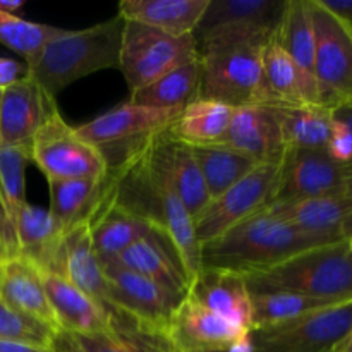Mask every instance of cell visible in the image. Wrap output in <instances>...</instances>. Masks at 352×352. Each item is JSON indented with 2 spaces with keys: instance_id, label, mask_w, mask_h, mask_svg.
I'll return each mask as SVG.
<instances>
[{
  "instance_id": "1",
  "label": "cell",
  "mask_w": 352,
  "mask_h": 352,
  "mask_svg": "<svg viewBox=\"0 0 352 352\" xmlns=\"http://www.w3.org/2000/svg\"><path fill=\"white\" fill-rule=\"evenodd\" d=\"M151 138L110 162L107 195L116 205L143 220L170 244L191 284L201 270V248L196 239L195 220L153 160Z\"/></svg>"
},
{
  "instance_id": "2",
  "label": "cell",
  "mask_w": 352,
  "mask_h": 352,
  "mask_svg": "<svg viewBox=\"0 0 352 352\" xmlns=\"http://www.w3.org/2000/svg\"><path fill=\"white\" fill-rule=\"evenodd\" d=\"M333 243L340 241L302 232L263 208L217 239L203 244L199 256L201 268H217L246 277L268 270L302 251Z\"/></svg>"
},
{
  "instance_id": "3",
  "label": "cell",
  "mask_w": 352,
  "mask_h": 352,
  "mask_svg": "<svg viewBox=\"0 0 352 352\" xmlns=\"http://www.w3.org/2000/svg\"><path fill=\"white\" fill-rule=\"evenodd\" d=\"M124 19L117 14L85 30H64L40 52L36 60L26 65L41 91L54 98L78 79L103 69L119 67Z\"/></svg>"
},
{
  "instance_id": "4",
  "label": "cell",
  "mask_w": 352,
  "mask_h": 352,
  "mask_svg": "<svg viewBox=\"0 0 352 352\" xmlns=\"http://www.w3.org/2000/svg\"><path fill=\"white\" fill-rule=\"evenodd\" d=\"M250 294L291 292L325 301L352 299L349 239L302 251L268 270L246 275Z\"/></svg>"
},
{
  "instance_id": "5",
  "label": "cell",
  "mask_w": 352,
  "mask_h": 352,
  "mask_svg": "<svg viewBox=\"0 0 352 352\" xmlns=\"http://www.w3.org/2000/svg\"><path fill=\"white\" fill-rule=\"evenodd\" d=\"M267 43L223 40L199 47L201 78L198 98L213 100L232 109L267 105L261 65V50Z\"/></svg>"
},
{
  "instance_id": "6",
  "label": "cell",
  "mask_w": 352,
  "mask_h": 352,
  "mask_svg": "<svg viewBox=\"0 0 352 352\" xmlns=\"http://www.w3.org/2000/svg\"><path fill=\"white\" fill-rule=\"evenodd\" d=\"M102 267L109 305L117 316L119 329H136L167 337L172 315L188 294H177L116 261H107Z\"/></svg>"
},
{
  "instance_id": "7",
  "label": "cell",
  "mask_w": 352,
  "mask_h": 352,
  "mask_svg": "<svg viewBox=\"0 0 352 352\" xmlns=\"http://www.w3.org/2000/svg\"><path fill=\"white\" fill-rule=\"evenodd\" d=\"M196 58L198 48L192 34L174 36L144 24L124 21L119 69L131 93Z\"/></svg>"
},
{
  "instance_id": "8",
  "label": "cell",
  "mask_w": 352,
  "mask_h": 352,
  "mask_svg": "<svg viewBox=\"0 0 352 352\" xmlns=\"http://www.w3.org/2000/svg\"><path fill=\"white\" fill-rule=\"evenodd\" d=\"M315 30V79L320 103L333 110L352 103V24L322 0H308Z\"/></svg>"
},
{
  "instance_id": "9",
  "label": "cell",
  "mask_w": 352,
  "mask_h": 352,
  "mask_svg": "<svg viewBox=\"0 0 352 352\" xmlns=\"http://www.w3.org/2000/svg\"><path fill=\"white\" fill-rule=\"evenodd\" d=\"M30 160L47 181L69 179H102L109 164L102 151L89 144L71 127L55 107L38 129L30 150Z\"/></svg>"
},
{
  "instance_id": "10",
  "label": "cell",
  "mask_w": 352,
  "mask_h": 352,
  "mask_svg": "<svg viewBox=\"0 0 352 352\" xmlns=\"http://www.w3.org/2000/svg\"><path fill=\"white\" fill-rule=\"evenodd\" d=\"M352 332V299L277 323L251 330L253 352H337Z\"/></svg>"
},
{
  "instance_id": "11",
  "label": "cell",
  "mask_w": 352,
  "mask_h": 352,
  "mask_svg": "<svg viewBox=\"0 0 352 352\" xmlns=\"http://www.w3.org/2000/svg\"><path fill=\"white\" fill-rule=\"evenodd\" d=\"M287 0H210L192 38L196 48L213 41L267 43L277 34Z\"/></svg>"
},
{
  "instance_id": "12",
  "label": "cell",
  "mask_w": 352,
  "mask_h": 352,
  "mask_svg": "<svg viewBox=\"0 0 352 352\" xmlns=\"http://www.w3.org/2000/svg\"><path fill=\"white\" fill-rule=\"evenodd\" d=\"M278 165L260 164L219 198L210 199L205 210L195 219V234L199 248L270 205L277 184Z\"/></svg>"
},
{
  "instance_id": "13",
  "label": "cell",
  "mask_w": 352,
  "mask_h": 352,
  "mask_svg": "<svg viewBox=\"0 0 352 352\" xmlns=\"http://www.w3.org/2000/svg\"><path fill=\"white\" fill-rule=\"evenodd\" d=\"M181 112L182 110L151 109L126 102L76 127V131L82 140L98 148L105 158L116 153V150H120L107 162L110 164L148 138L167 131Z\"/></svg>"
},
{
  "instance_id": "14",
  "label": "cell",
  "mask_w": 352,
  "mask_h": 352,
  "mask_svg": "<svg viewBox=\"0 0 352 352\" xmlns=\"http://www.w3.org/2000/svg\"><path fill=\"white\" fill-rule=\"evenodd\" d=\"M342 191V165L337 164L327 150L289 148L278 165L277 184L270 205Z\"/></svg>"
},
{
  "instance_id": "15",
  "label": "cell",
  "mask_w": 352,
  "mask_h": 352,
  "mask_svg": "<svg viewBox=\"0 0 352 352\" xmlns=\"http://www.w3.org/2000/svg\"><path fill=\"white\" fill-rule=\"evenodd\" d=\"M248 333L186 296L172 315L167 339L175 352H208L229 349Z\"/></svg>"
},
{
  "instance_id": "16",
  "label": "cell",
  "mask_w": 352,
  "mask_h": 352,
  "mask_svg": "<svg viewBox=\"0 0 352 352\" xmlns=\"http://www.w3.org/2000/svg\"><path fill=\"white\" fill-rule=\"evenodd\" d=\"M55 107V100L48 98L28 74L0 91V146L21 148L30 153L38 129Z\"/></svg>"
},
{
  "instance_id": "17",
  "label": "cell",
  "mask_w": 352,
  "mask_h": 352,
  "mask_svg": "<svg viewBox=\"0 0 352 352\" xmlns=\"http://www.w3.org/2000/svg\"><path fill=\"white\" fill-rule=\"evenodd\" d=\"M274 215L311 236L332 241L352 237V199L346 192L268 205Z\"/></svg>"
},
{
  "instance_id": "18",
  "label": "cell",
  "mask_w": 352,
  "mask_h": 352,
  "mask_svg": "<svg viewBox=\"0 0 352 352\" xmlns=\"http://www.w3.org/2000/svg\"><path fill=\"white\" fill-rule=\"evenodd\" d=\"M168 129L151 138V155L167 177L170 188L195 220L210 203L208 189L192 148L174 140L168 134Z\"/></svg>"
},
{
  "instance_id": "19",
  "label": "cell",
  "mask_w": 352,
  "mask_h": 352,
  "mask_svg": "<svg viewBox=\"0 0 352 352\" xmlns=\"http://www.w3.org/2000/svg\"><path fill=\"white\" fill-rule=\"evenodd\" d=\"M222 143L243 151L258 164L278 165L285 153L280 124L272 105H246L234 110Z\"/></svg>"
},
{
  "instance_id": "20",
  "label": "cell",
  "mask_w": 352,
  "mask_h": 352,
  "mask_svg": "<svg viewBox=\"0 0 352 352\" xmlns=\"http://www.w3.org/2000/svg\"><path fill=\"white\" fill-rule=\"evenodd\" d=\"M188 296L244 330L251 327V294L241 274L217 268H201L191 280Z\"/></svg>"
},
{
  "instance_id": "21",
  "label": "cell",
  "mask_w": 352,
  "mask_h": 352,
  "mask_svg": "<svg viewBox=\"0 0 352 352\" xmlns=\"http://www.w3.org/2000/svg\"><path fill=\"white\" fill-rule=\"evenodd\" d=\"M57 275L71 282L74 287L85 292L91 299L103 306L112 315L116 327H119L117 316L113 315L109 305V291H107L103 267L93 250L91 234H89L88 220L78 223L64 234L58 256Z\"/></svg>"
},
{
  "instance_id": "22",
  "label": "cell",
  "mask_w": 352,
  "mask_h": 352,
  "mask_svg": "<svg viewBox=\"0 0 352 352\" xmlns=\"http://www.w3.org/2000/svg\"><path fill=\"white\" fill-rule=\"evenodd\" d=\"M40 274L62 332L71 336H88L107 332L116 327L112 315L71 282L54 272Z\"/></svg>"
},
{
  "instance_id": "23",
  "label": "cell",
  "mask_w": 352,
  "mask_h": 352,
  "mask_svg": "<svg viewBox=\"0 0 352 352\" xmlns=\"http://www.w3.org/2000/svg\"><path fill=\"white\" fill-rule=\"evenodd\" d=\"M26 150L0 146V261L19 256L17 219L26 205Z\"/></svg>"
},
{
  "instance_id": "24",
  "label": "cell",
  "mask_w": 352,
  "mask_h": 352,
  "mask_svg": "<svg viewBox=\"0 0 352 352\" xmlns=\"http://www.w3.org/2000/svg\"><path fill=\"white\" fill-rule=\"evenodd\" d=\"M88 223L93 250H95L102 265L107 263V261L116 260L131 244L153 232L143 220L131 215L129 212L120 208L119 205H116L109 198V195H107V177L103 195L100 196L98 203L93 208Z\"/></svg>"
},
{
  "instance_id": "25",
  "label": "cell",
  "mask_w": 352,
  "mask_h": 352,
  "mask_svg": "<svg viewBox=\"0 0 352 352\" xmlns=\"http://www.w3.org/2000/svg\"><path fill=\"white\" fill-rule=\"evenodd\" d=\"M0 299L12 308L60 330L40 270L26 258L14 256L0 261Z\"/></svg>"
},
{
  "instance_id": "26",
  "label": "cell",
  "mask_w": 352,
  "mask_h": 352,
  "mask_svg": "<svg viewBox=\"0 0 352 352\" xmlns=\"http://www.w3.org/2000/svg\"><path fill=\"white\" fill-rule=\"evenodd\" d=\"M263 65V82L267 105L298 107L320 105V95L316 86L306 81L284 48L278 45L275 36L261 50Z\"/></svg>"
},
{
  "instance_id": "27",
  "label": "cell",
  "mask_w": 352,
  "mask_h": 352,
  "mask_svg": "<svg viewBox=\"0 0 352 352\" xmlns=\"http://www.w3.org/2000/svg\"><path fill=\"white\" fill-rule=\"evenodd\" d=\"M112 261L127 270H133L158 282L177 294H188L189 278L186 275L184 267L170 244L160 234H148L143 239L131 244L124 253H120Z\"/></svg>"
},
{
  "instance_id": "28",
  "label": "cell",
  "mask_w": 352,
  "mask_h": 352,
  "mask_svg": "<svg viewBox=\"0 0 352 352\" xmlns=\"http://www.w3.org/2000/svg\"><path fill=\"white\" fill-rule=\"evenodd\" d=\"M64 234L48 210L26 201L17 219V253L40 272L57 274Z\"/></svg>"
},
{
  "instance_id": "29",
  "label": "cell",
  "mask_w": 352,
  "mask_h": 352,
  "mask_svg": "<svg viewBox=\"0 0 352 352\" xmlns=\"http://www.w3.org/2000/svg\"><path fill=\"white\" fill-rule=\"evenodd\" d=\"M210 0H122L119 16L174 36L195 33Z\"/></svg>"
},
{
  "instance_id": "30",
  "label": "cell",
  "mask_w": 352,
  "mask_h": 352,
  "mask_svg": "<svg viewBox=\"0 0 352 352\" xmlns=\"http://www.w3.org/2000/svg\"><path fill=\"white\" fill-rule=\"evenodd\" d=\"M232 107L213 100H195L177 116L168 129L174 140L189 146L222 143L234 116Z\"/></svg>"
},
{
  "instance_id": "31",
  "label": "cell",
  "mask_w": 352,
  "mask_h": 352,
  "mask_svg": "<svg viewBox=\"0 0 352 352\" xmlns=\"http://www.w3.org/2000/svg\"><path fill=\"white\" fill-rule=\"evenodd\" d=\"M201 64L199 57L174 71L167 72L151 85L131 93L129 102L134 105L164 110H184L191 102L198 100Z\"/></svg>"
},
{
  "instance_id": "32",
  "label": "cell",
  "mask_w": 352,
  "mask_h": 352,
  "mask_svg": "<svg viewBox=\"0 0 352 352\" xmlns=\"http://www.w3.org/2000/svg\"><path fill=\"white\" fill-rule=\"evenodd\" d=\"M275 40L284 48L285 54L294 60L306 81L316 86L315 30H313L308 0H287Z\"/></svg>"
},
{
  "instance_id": "33",
  "label": "cell",
  "mask_w": 352,
  "mask_h": 352,
  "mask_svg": "<svg viewBox=\"0 0 352 352\" xmlns=\"http://www.w3.org/2000/svg\"><path fill=\"white\" fill-rule=\"evenodd\" d=\"M272 107L280 124L285 150L289 148L325 150L333 127L332 110L320 105Z\"/></svg>"
},
{
  "instance_id": "34",
  "label": "cell",
  "mask_w": 352,
  "mask_h": 352,
  "mask_svg": "<svg viewBox=\"0 0 352 352\" xmlns=\"http://www.w3.org/2000/svg\"><path fill=\"white\" fill-rule=\"evenodd\" d=\"M191 148L205 179L210 199L219 198L260 165L246 153L223 143Z\"/></svg>"
},
{
  "instance_id": "35",
  "label": "cell",
  "mask_w": 352,
  "mask_h": 352,
  "mask_svg": "<svg viewBox=\"0 0 352 352\" xmlns=\"http://www.w3.org/2000/svg\"><path fill=\"white\" fill-rule=\"evenodd\" d=\"M105 177L48 181V191H50L48 212L64 232L89 219L100 196L103 195Z\"/></svg>"
},
{
  "instance_id": "36",
  "label": "cell",
  "mask_w": 352,
  "mask_h": 352,
  "mask_svg": "<svg viewBox=\"0 0 352 352\" xmlns=\"http://www.w3.org/2000/svg\"><path fill=\"white\" fill-rule=\"evenodd\" d=\"M340 305L336 301L308 298L291 292H267V294H251V327L253 330L289 322L330 306Z\"/></svg>"
},
{
  "instance_id": "37",
  "label": "cell",
  "mask_w": 352,
  "mask_h": 352,
  "mask_svg": "<svg viewBox=\"0 0 352 352\" xmlns=\"http://www.w3.org/2000/svg\"><path fill=\"white\" fill-rule=\"evenodd\" d=\"M72 339L81 352H175L165 336L136 329L112 327L107 332L72 336Z\"/></svg>"
},
{
  "instance_id": "38",
  "label": "cell",
  "mask_w": 352,
  "mask_h": 352,
  "mask_svg": "<svg viewBox=\"0 0 352 352\" xmlns=\"http://www.w3.org/2000/svg\"><path fill=\"white\" fill-rule=\"evenodd\" d=\"M62 33V28L31 23L14 14L0 12V43L24 57L26 65L33 64L45 45Z\"/></svg>"
},
{
  "instance_id": "39",
  "label": "cell",
  "mask_w": 352,
  "mask_h": 352,
  "mask_svg": "<svg viewBox=\"0 0 352 352\" xmlns=\"http://www.w3.org/2000/svg\"><path fill=\"white\" fill-rule=\"evenodd\" d=\"M60 330L19 311L0 299V340L30 344L41 349H54Z\"/></svg>"
},
{
  "instance_id": "40",
  "label": "cell",
  "mask_w": 352,
  "mask_h": 352,
  "mask_svg": "<svg viewBox=\"0 0 352 352\" xmlns=\"http://www.w3.org/2000/svg\"><path fill=\"white\" fill-rule=\"evenodd\" d=\"M327 153L344 167L352 162V133L344 124L333 120L332 134H330L329 144H327Z\"/></svg>"
},
{
  "instance_id": "41",
  "label": "cell",
  "mask_w": 352,
  "mask_h": 352,
  "mask_svg": "<svg viewBox=\"0 0 352 352\" xmlns=\"http://www.w3.org/2000/svg\"><path fill=\"white\" fill-rule=\"evenodd\" d=\"M26 76V64L12 60V58L0 57V91L12 86Z\"/></svg>"
},
{
  "instance_id": "42",
  "label": "cell",
  "mask_w": 352,
  "mask_h": 352,
  "mask_svg": "<svg viewBox=\"0 0 352 352\" xmlns=\"http://www.w3.org/2000/svg\"><path fill=\"white\" fill-rule=\"evenodd\" d=\"M330 10L339 14L342 19L352 24V0H322Z\"/></svg>"
},
{
  "instance_id": "43",
  "label": "cell",
  "mask_w": 352,
  "mask_h": 352,
  "mask_svg": "<svg viewBox=\"0 0 352 352\" xmlns=\"http://www.w3.org/2000/svg\"><path fill=\"white\" fill-rule=\"evenodd\" d=\"M54 351L55 352H81L78 347V344L74 342L72 336H69L67 332H58L57 339L54 342Z\"/></svg>"
},
{
  "instance_id": "44",
  "label": "cell",
  "mask_w": 352,
  "mask_h": 352,
  "mask_svg": "<svg viewBox=\"0 0 352 352\" xmlns=\"http://www.w3.org/2000/svg\"><path fill=\"white\" fill-rule=\"evenodd\" d=\"M332 117L337 122L344 124L352 133V103H344V105L336 107L332 110Z\"/></svg>"
},
{
  "instance_id": "45",
  "label": "cell",
  "mask_w": 352,
  "mask_h": 352,
  "mask_svg": "<svg viewBox=\"0 0 352 352\" xmlns=\"http://www.w3.org/2000/svg\"><path fill=\"white\" fill-rule=\"evenodd\" d=\"M0 352H55L54 349H41V347L30 346V344L6 342L0 340Z\"/></svg>"
},
{
  "instance_id": "46",
  "label": "cell",
  "mask_w": 352,
  "mask_h": 352,
  "mask_svg": "<svg viewBox=\"0 0 352 352\" xmlns=\"http://www.w3.org/2000/svg\"><path fill=\"white\" fill-rule=\"evenodd\" d=\"M23 6H24L23 0H0V12L14 14V16H16V12Z\"/></svg>"
},
{
  "instance_id": "47",
  "label": "cell",
  "mask_w": 352,
  "mask_h": 352,
  "mask_svg": "<svg viewBox=\"0 0 352 352\" xmlns=\"http://www.w3.org/2000/svg\"><path fill=\"white\" fill-rule=\"evenodd\" d=\"M342 179H344V192L352 199V162L342 167Z\"/></svg>"
},
{
  "instance_id": "48",
  "label": "cell",
  "mask_w": 352,
  "mask_h": 352,
  "mask_svg": "<svg viewBox=\"0 0 352 352\" xmlns=\"http://www.w3.org/2000/svg\"><path fill=\"white\" fill-rule=\"evenodd\" d=\"M337 352H352V332L349 333V337H347L346 340H344L342 346L337 349Z\"/></svg>"
},
{
  "instance_id": "49",
  "label": "cell",
  "mask_w": 352,
  "mask_h": 352,
  "mask_svg": "<svg viewBox=\"0 0 352 352\" xmlns=\"http://www.w3.org/2000/svg\"><path fill=\"white\" fill-rule=\"evenodd\" d=\"M349 246H351V251H352V237L349 239Z\"/></svg>"
},
{
  "instance_id": "50",
  "label": "cell",
  "mask_w": 352,
  "mask_h": 352,
  "mask_svg": "<svg viewBox=\"0 0 352 352\" xmlns=\"http://www.w3.org/2000/svg\"><path fill=\"white\" fill-rule=\"evenodd\" d=\"M208 352H227V349L226 351H208Z\"/></svg>"
}]
</instances>
